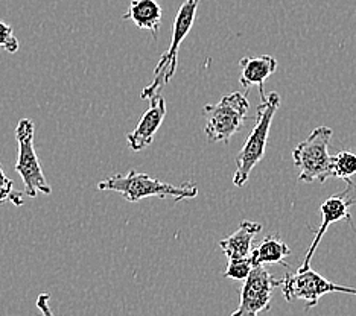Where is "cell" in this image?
I'll use <instances>...</instances> for the list:
<instances>
[{
    "label": "cell",
    "mask_w": 356,
    "mask_h": 316,
    "mask_svg": "<svg viewBox=\"0 0 356 316\" xmlns=\"http://www.w3.org/2000/svg\"><path fill=\"white\" fill-rule=\"evenodd\" d=\"M280 286V280L271 275L262 265L254 266L241 289L239 307L230 316H259L271 309L273 290Z\"/></svg>",
    "instance_id": "ba28073f"
},
{
    "label": "cell",
    "mask_w": 356,
    "mask_h": 316,
    "mask_svg": "<svg viewBox=\"0 0 356 316\" xmlns=\"http://www.w3.org/2000/svg\"><path fill=\"white\" fill-rule=\"evenodd\" d=\"M98 189L102 192H116L129 202H137L143 198H172L174 201L191 199L198 194L195 183H184L181 185H172L157 178H152L148 174L129 170L125 175L118 174L98 184Z\"/></svg>",
    "instance_id": "6da1fadb"
},
{
    "label": "cell",
    "mask_w": 356,
    "mask_h": 316,
    "mask_svg": "<svg viewBox=\"0 0 356 316\" xmlns=\"http://www.w3.org/2000/svg\"><path fill=\"white\" fill-rule=\"evenodd\" d=\"M161 15H163V10L157 0H131L124 14V20H131L137 28L151 31L152 37L157 40Z\"/></svg>",
    "instance_id": "4fadbf2b"
},
{
    "label": "cell",
    "mask_w": 356,
    "mask_h": 316,
    "mask_svg": "<svg viewBox=\"0 0 356 316\" xmlns=\"http://www.w3.org/2000/svg\"><path fill=\"white\" fill-rule=\"evenodd\" d=\"M34 135V122L31 119H22L17 128H15V139H17L19 144V157L17 165H15V172L22 176L23 184H25V194L31 198H35L37 193H52L51 185L47 184L43 169L40 166V161L35 153Z\"/></svg>",
    "instance_id": "52a82bcc"
},
{
    "label": "cell",
    "mask_w": 356,
    "mask_h": 316,
    "mask_svg": "<svg viewBox=\"0 0 356 316\" xmlns=\"http://www.w3.org/2000/svg\"><path fill=\"white\" fill-rule=\"evenodd\" d=\"M356 190V185L353 181H347L346 189L338 192L335 194L329 197L323 204L320 206V213H321V225L320 228L315 231L314 240L311 243V247L307 248L305 260L302 263V266L298 269H307L311 267V260L317 251L321 239L325 238V234L327 233V228L332 224L341 222V221H347L352 222V215H350V208L355 206V197L353 192Z\"/></svg>",
    "instance_id": "9c48e42d"
},
{
    "label": "cell",
    "mask_w": 356,
    "mask_h": 316,
    "mask_svg": "<svg viewBox=\"0 0 356 316\" xmlns=\"http://www.w3.org/2000/svg\"><path fill=\"white\" fill-rule=\"evenodd\" d=\"M280 288L286 301L293 303L297 301V299H302V301L306 303V310L317 306L320 298L326 294L339 292V294H349L356 297V288L332 283L318 272L312 271L311 267H307L305 271L297 269L296 272L285 274V277L280 280Z\"/></svg>",
    "instance_id": "8992f818"
},
{
    "label": "cell",
    "mask_w": 356,
    "mask_h": 316,
    "mask_svg": "<svg viewBox=\"0 0 356 316\" xmlns=\"http://www.w3.org/2000/svg\"><path fill=\"white\" fill-rule=\"evenodd\" d=\"M49 301H51V295L47 294V292H43V294H40L38 298H37V307L40 313H42V316H55L51 306H49Z\"/></svg>",
    "instance_id": "d6986e66"
},
{
    "label": "cell",
    "mask_w": 356,
    "mask_h": 316,
    "mask_svg": "<svg viewBox=\"0 0 356 316\" xmlns=\"http://www.w3.org/2000/svg\"><path fill=\"white\" fill-rule=\"evenodd\" d=\"M239 83L242 87L250 88L253 85L259 87L261 97L265 96L264 84L274 72L277 70V60L271 55L261 56H245L239 61Z\"/></svg>",
    "instance_id": "8fae6325"
},
{
    "label": "cell",
    "mask_w": 356,
    "mask_h": 316,
    "mask_svg": "<svg viewBox=\"0 0 356 316\" xmlns=\"http://www.w3.org/2000/svg\"><path fill=\"white\" fill-rule=\"evenodd\" d=\"M334 135L329 126H318L307 135V139L298 143L293 151L294 166L300 170V183H326L334 176V160L329 156L327 146Z\"/></svg>",
    "instance_id": "3957f363"
},
{
    "label": "cell",
    "mask_w": 356,
    "mask_h": 316,
    "mask_svg": "<svg viewBox=\"0 0 356 316\" xmlns=\"http://www.w3.org/2000/svg\"><path fill=\"white\" fill-rule=\"evenodd\" d=\"M149 102V110L140 117L134 131L127 134L128 146L134 152H139L152 143L154 135L159 131L161 122L166 116V101L163 96H154Z\"/></svg>",
    "instance_id": "30bf717a"
},
{
    "label": "cell",
    "mask_w": 356,
    "mask_h": 316,
    "mask_svg": "<svg viewBox=\"0 0 356 316\" xmlns=\"http://www.w3.org/2000/svg\"><path fill=\"white\" fill-rule=\"evenodd\" d=\"M291 254V249L283 242L280 238L274 236V234H268V236L264 238L259 243L257 247L253 248L252 251V262L254 266L259 265H274V263H280L285 267H291L285 258Z\"/></svg>",
    "instance_id": "5bb4252c"
},
{
    "label": "cell",
    "mask_w": 356,
    "mask_h": 316,
    "mask_svg": "<svg viewBox=\"0 0 356 316\" xmlns=\"http://www.w3.org/2000/svg\"><path fill=\"white\" fill-rule=\"evenodd\" d=\"M248 110L250 102L247 94L241 92L224 96L218 103L206 105L203 116L207 119L204 128L207 140L210 143H229L232 137L244 125Z\"/></svg>",
    "instance_id": "5b68a950"
},
{
    "label": "cell",
    "mask_w": 356,
    "mask_h": 316,
    "mask_svg": "<svg viewBox=\"0 0 356 316\" xmlns=\"http://www.w3.org/2000/svg\"><path fill=\"white\" fill-rule=\"evenodd\" d=\"M0 47L10 53H15L20 47L19 40L14 37L13 28L5 22H0Z\"/></svg>",
    "instance_id": "ac0fdd59"
},
{
    "label": "cell",
    "mask_w": 356,
    "mask_h": 316,
    "mask_svg": "<svg viewBox=\"0 0 356 316\" xmlns=\"http://www.w3.org/2000/svg\"><path fill=\"white\" fill-rule=\"evenodd\" d=\"M253 262L252 257L248 258H239V260H230L227 265V269L224 272L225 278L236 280V281H245L248 275L253 271Z\"/></svg>",
    "instance_id": "e0dca14e"
},
{
    "label": "cell",
    "mask_w": 356,
    "mask_h": 316,
    "mask_svg": "<svg viewBox=\"0 0 356 316\" xmlns=\"http://www.w3.org/2000/svg\"><path fill=\"white\" fill-rule=\"evenodd\" d=\"M11 202V204L20 207L23 204V193L14 188L13 180L6 176L2 166H0V204Z\"/></svg>",
    "instance_id": "2e32d148"
},
{
    "label": "cell",
    "mask_w": 356,
    "mask_h": 316,
    "mask_svg": "<svg viewBox=\"0 0 356 316\" xmlns=\"http://www.w3.org/2000/svg\"><path fill=\"white\" fill-rule=\"evenodd\" d=\"M334 160V176L341 178L346 183L352 181V176L356 175V156L349 151H341L337 156L332 157Z\"/></svg>",
    "instance_id": "9a60e30c"
},
{
    "label": "cell",
    "mask_w": 356,
    "mask_h": 316,
    "mask_svg": "<svg viewBox=\"0 0 356 316\" xmlns=\"http://www.w3.org/2000/svg\"><path fill=\"white\" fill-rule=\"evenodd\" d=\"M259 231H262V224L253 221H242L232 236L218 242L227 260H239L252 256L253 239Z\"/></svg>",
    "instance_id": "7c38bea8"
},
{
    "label": "cell",
    "mask_w": 356,
    "mask_h": 316,
    "mask_svg": "<svg viewBox=\"0 0 356 316\" xmlns=\"http://www.w3.org/2000/svg\"><path fill=\"white\" fill-rule=\"evenodd\" d=\"M280 107V94L271 92L262 96V102L256 110V122L247 142L236 156V172L233 175V184L236 188H244L248 183L250 174L256 165L265 157L266 143H268L270 128L274 115Z\"/></svg>",
    "instance_id": "7a4b0ae2"
},
{
    "label": "cell",
    "mask_w": 356,
    "mask_h": 316,
    "mask_svg": "<svg viewBox=\"0 0 356 316\" xmlns=\"http://www.w3.org/2000/svg\"><path fill=\"white\" fill-rule=\"evenodd\" d=\"M201 0H184V3L180 6L174 20V32L171 46L166 49V52L160 56L156 69H154V79L151 84L142 90V99L151 101L154 96L160 94V90L165 85L171 83L174 78L177 67H178V47L181 46L184 38L191 32L193 22L197 17V10Z\"/></svg>",
    "instance_id": "277c9868"
}]
</instances>
